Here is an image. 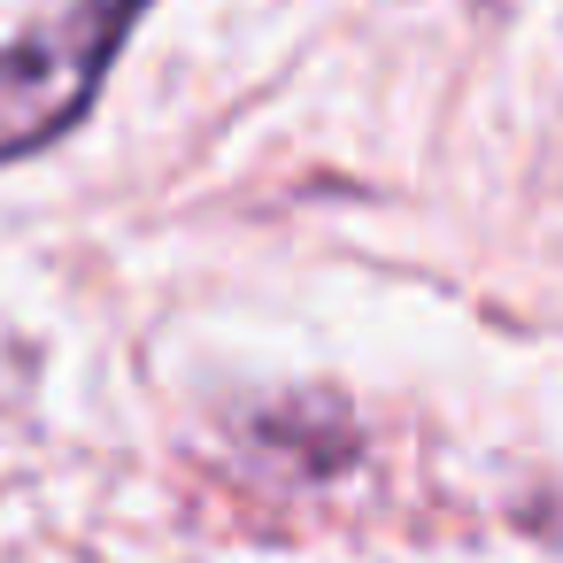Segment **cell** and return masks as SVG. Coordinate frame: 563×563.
I'll return each mask as SVG.
<instances>
[{
  "label": "cell",
  "mask_w": 563,
  "mask_h": 563,
  "mask_svg": "<svg viewBox=\"0 0 563 563\" xmlns=\"http://www.w3.org/2000/svg\"><path fill=\"white\" fill-rule=\"evenodd\" d=\"M132 24H140V0H78L55 24L0 47V163L24 147H47L55 132H70L86 117L109 55L124 47Z\"/></svg>",
  "instance_id": "1"
}]
</instances>
